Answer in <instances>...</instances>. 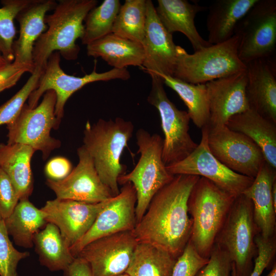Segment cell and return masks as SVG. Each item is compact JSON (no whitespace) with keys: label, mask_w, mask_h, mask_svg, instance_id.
I'll list each match as a JSON object with an SVG mask.
<instances>
[{"label":"cell","mask_w":276,"mask_h":276,"mask_svg":"<svg viewBox=\"0 0 276 276\" xmlns=\"http://www.w3.org/2000/svg\"><path fill=\"white\" fill-rule=\"evenodd\" d=\"M258 0H217L209 6L208 41L219 44L231 38L237 26Z\"/></svg>","instance_id":"cb8c5ba5"},{"label":"cell","mask_w":276,"mask_h":276,"mask_svg":"<svg viewBox=\"0 0 276 276\" xmlns=\"http://www.w3.org/2000/svg\"><path fill=\"white\" fill-rule=\"evenodd\" d=\"M30 0H3L0 8V52L9 62L14 60L13 51L16 35L14 19Z\"/></svg>","instance_id":"836d02e7"},{"label":"cell","mask_w":276,"mask_h":276,"mask_svg":"<svg viewBox=\"0 0 276 276\" xmlns=\"http://www.w3.org/2000/svg\"><path fill=\"white\" fill-rule=\"evenodd\" d=\"M56 4L53 0H30L16 17L19 32L18 38L13 43V62L28 67L31 74L34 70V44L47 28L44 22L47 13L54 10Z\"/></svg>","instance_id":"ffe728a7"},{"label":"cell","mask_w":276,"mask_h":276,"mask_svg":"<svg viewBox=\"0 0 276 276\" xmlns=\"http://www.w3.org/2000/svg\"><path fill=\"white\" fill-rule=\"evenodd\" d=\"M275 181L276 169L265 162L252 183L242 193L251 201L258 233L265 239L274 237L275 233L276 211L271 196Z\"/></svg>","instance_id":"7402d4cb"},{"label":"cell","mask_w":276,"mask_h":276,"mask_svg":"<svg viewBox=\"0 0 276 276\" xmlns=\"http://www.w3.org/2000/svg\"><path fill=\"white\" fill-rule=\"evenodd\" d=\"M146 10V0H126L117 16L112 33L142 44Z\"/></svg>","instance_id":"1f68e13d"},{"label":"cell","mask_w":276,"mask_h":276,"mask_svg":"<svg viewBox=\"0 0 276 276\" xmlns=\"http://www.w3.org/2000/svg\"><path fill=\"white\" fill-rule=\"evenodd\" d=\"M255 242L257 248V256L254 260V267L249 276H261L274 259L276 251L274 236L265 239L258 233ZM231 276H236L235 267L232 263Z\"/></svg>","instance_id":"74e56055"},{"label":"cell","mask_w":276,"mask_h":276,"mask_svg":"<svg viewBox=\"0 0 276 276\" xmlns=\"http://www.w3.org/2000/svg\"><path fill=\"white\" fill-rule=\"evenodd\" d=\"M63 271L64 276H94L88 264L78 257Z\"/></svg>","instance_id":"7bdbcfd3"},{"label":"cell","mask_w":276,"mask_h":276,"mask_svg":"<svg viewBox=\"0 0 276 276\" xmlns=\"http://www.w3.org/2000/svg\"><path fill=\"white\" fill-rule=\"evenodd\" d=\"M246 65V93L250 108L276 123V79L271 65L265 59Z\"/></svg>","instance_id":"44dd1931"},{"label":"cell","mask_w":276,"mask_h":276,"mask_svg":"<svg viewBox=\"0 0 276 276\" xmlns=\"http://www.w3.org/2000/svg\"><path fill=\"white\" fill-rule=\"evenodd\" d=\"M266 276H276V264L272 266L270 271Z\"/></svg>","instance_id":"bcb514c9"},{"label":"cell","mask_w":276,"mask_h":276,"mask_svg":"<svg viewBox=\"0 0 276 276\" xmlns=\"http://www.w3.org/2000/svg\"><path fill=\"white\" fill-rule=\"evenodd\" d=\"M232 262L226 252L215 243L208 263L196 276H231Z\"/></svg>","instance_id":"f35d334b"},{"label":"cell","mask_w":276,"mask_h":276,"mask_svg":"<svg viewBox=\"0 0 276 276\" xmlns=\"http://www.w3.org/2000/svg\"><path fill=\"white\" fill-rule=\"evenodd\" d=\"M137 243L132 231L121 232L89 243L76 257L88 264L94 276H117L125 273Z\"/></svg>","instance_id":"5bb4252c"},{"label":"cell","mask_w":276,"mask_h":276,"mask_svg":"<svg viewBox=\"0 0 276 276\" xmlns=\"http://www.w3.org/2000/svg\"><path fill=\"white\" fill-rule=\"evenodd\" d=\"M257 233L251 201L242 194L235 198L215 242L229 256L236 276H249L252 271Z\"/></svg>","instance_id":"52a82bcc"},{"label":"cell","mask_w":276,"mask_h":276,"mask_svg":"<svg viewBox=\"0 0 276 276\" xmlns=\"http://www.w3.org/2000/svg\"><path fill=\"white\" fill-rule=\"evenodd\" d=\"M56 95L54 90L47 91L40 104L30 108L25 103L16 119L7 125L8 144H22L40 151L45 159L61 142L51 136L52 129L58 128L60 121L55 113Z\"/></svg>","instance_id":"ba28073f"},{"label":"cell","mask_w":276,"mask_h":276,"mask_svg":"<svg viewBox=\"0 0 276 276\" xmlns=\"http://www.w3.org/2000/svg\"><path fill=\"white\" fill-rule=\"evenodd\" d=\"M176 259L164 249L138 242L125 273L129 276H171Z\"/></svg>","instance_id":"f546056e"},{"label":"cell","mask_w":276,"mask_h":276,"mask_svg":"<svg viewBox=\"0 0 276 276\" xmlns=\"http://www.w3.org/2000/svg\"><path fill=\"white\" fill-rule=\"evenodd\" d=\"M107 200L88 203L56 198L47 201L41 209L47 222L55 225L71 247L89 231Z\"/></svg>","instance_id":"e0dca14e"},{"label":"cell","mask_w":276,"mask_h":276,"mask_svg":"<svg viewBox=\"0 0 276 276\" xmlns=\"http://www.w3.org/2000/svg\"><path fill=\"white\" fill-rule=\"evenodd\" d=\"M36 151L22 144H0V168L14 186L19 200L29 199L33 189L31 161Z\"/></svg>","instance_id":"4316f807"},{"label":"cell","mask_w":276,"mask_h":276,"mask_svg":"<svg viewBox=\"0 0 276 276\" xmlns=\"http://www.w3.org/2000/svg\"><path fill=\"white\" fill-rule=\"evenodd\" d=\"M146 21L142 43L145 59L141 69L150 76H173L176 61V45L172 34L159 19L152 1L146 0Z\"/></svg>","instance_id":"ac0fdd59"},{"label":"cell","mask_w":276,"mask_h":276,"mask_svg":"<svg viewBox=\"0 0 276 276\" xmlns=\"http://www.w3.org/2000/svg\"><path fill=\"white\" fill-rule=\"evenodd\" d=\"M164 84L174 90L185 103L190 120L202 129L210 122V113L207 89L205 84H192L173 76L159 74Z\"/></svg>","instance_id":"4dcf8cb0"},{"label":"cell","mask_w":276,"mask_h":276,"mask_svg":"<svg viewBox=\"0 0 276 276\" xmlns=\"http://www.w3.org/2000/svg\"><path fill=\"white\" fill-rule=\"evenodd\" d=\"M87 54L101 58L114 68L142 66L145 52L142 44L113 33L87 45Z\"/></svg>","instance_id":"484cf974"},{"label":"cell","mask_w":276,"mask_h":276,"mask_svg":"<svg viewBox=\"0 0 276 276\" xmlns=\"http://www.w3.org/2000/svg\"><path fill=\"white\" fill-rule=\"evenodd\" d=\"M97 4L96 0H60L57 3L53 12L45 16L47 30L34 44V68L43 69L55 52L67 60L77 59L80 48L76 40L81 39L84 29L83 22Z\"/></svg>","instance_id":"7a4b0ae2"},{"label":"cell","mask_w":276,"mask_h":276,"mask_svg":"<svg viewBox=\"0 0 276 276\" xmlns=\"http://www.w3.org/2000/svg\"><path fill=\"white\" fill-rule=\"evenodd\" d=\"M207 141L213 155L229 169L255 178L266 162L259 146L226 125L207 126Z\"/></svg>","instance_id":"7c38bea8"},{"label":"cell","mask_w":276,"mask_h":276,"mask_svg":"<svg viewBox=\"0 0 276 276\" xmlns=\"http://www.w3.org/2000/svg\"><path fill=\"white\" fill-rule=\"evenodd\" d=\"M136 194L131 183L123 185L119 194L108 199L86 234L70 247L76 257L89 243L121 232L133 231L136 224Z\"/></svg>","instance_id":"9a60e30c"},{"label":"cell","mask_w":276,"mask_h":276,"mask_svg":"<svg viewBox=\"0 0 276 276\" xmlns=\"http://www.w3.org/2000/svg\"><path fill=\"white\" fill-rule=\"evenodd\" d=\"M79 162L64 179H47L45 183L59 199L98 203L113 196L101 181L93 160L83 146L77 149Z\"/></svg>","instance_id":"2e32d148"},{"label":"cell","mask_w":276,"mask_h":276,"mask_svg":"<svg viewBox=\"0 0 276 276\" xmlns=\"http://www.w3.org/2000/svg\"><path fill=\"white\" fill-rule=\"evenodd\" d=\"M33 246L40 264L52 271H64L76 258L58 228L52 223H47L36 234Z\"/></svg>","instance_id":"83f0119b"},{"label":"cell","mask_w":276,"mask_h":276,"mask_svg":"<svg viewBox=\"0 0 276 276\" xmlns=\"http://www.w3.org/2000/svg\"><path fill=\"white\" fill-rule=\"evenodd\" d=\"M19 200L16 190L8 175L0 168V218L5 220Z\"/></svg>","instance_id":"ab89813d"},{"label":"cell","mask_w":276,"mask_h":276,"mask_svg":"<svg viewBox=\"0 0 276 276\" xmlns=\"http://www.w3.org/2000/svg\"><path fill=\"white\" fill-rule=\"evenodd\" d=\"M236 198L203 177L195 184L188 200L192 217L189 241L202 257L209 258Z\"/></svg>","instance_id":"277c9868"},{"label":"cell","mask_w":276,"mask_h":276,"mask_svg":"<svg viewBox=\"0 0 276 276\" xmlns=\"http://www.w3.org/2000/svg\"><path fill=\"white\" fill-rule=\"evenodd\" d=\"M138 162L128 173L120 176L119 185L131 183L136 194L135 216L138 223L156 193L170 182L174 175L166 169L162 159L163 139L157 133L150 134L143 128L136 132Z\"/></svg>","instance_id":"8992f818"},{"label":"cell","mask_w":276,"mask_h":276,"mask_svg":"<svg viewBox=\"0 0 276 276\" xmlns=\"http://www.w3.org/2000/svg\"><path fill=\"white\" fill-rule=\"evenodd\" d=\"M117 276H129V275H128L127 274L125 273H123V274H122L121 275H117Z\"/></svg>","instance_id":"7dc6e473"},{"label":"cell","mask_w":276,"mask_h":276,"mask_svg":"<svg viewBox=\"0 0 276 276\" xmlns=\"http://www.w3.org/2000/svg\"><path fill=\"white\" fill-rule=\"evenodd\" d=\"M199 177L174 175L156 193L132 231L138 242L150 244L178 257L191 236L188 200Z\"/></svg>","instance_id":"6da1fadb"},{"label":"cell","mask_w":276,"mask_h":276,"mask_svg":"<svg viewBox=\"0 0 276 276\" xmlns=\"http://www.w3.org/2000/svg\"><path fill=\"white\" fill-rule=\"evenodd\" d=\"M4 222L7 232L15 244L26 248L33 246L35 236L47 223L45 213L29 199L19 200Z\"/></svg>","instance_id":"f1b7e54d"},{"label":"cell","mask_w":276,"mask_h":276,"mask_svg":"<svg viewBox=\"0 0 276 276\" xmlns=\"http://www.w3.org/2000/svg\"><path fill=\"white\" fill-rule=\"evenodd\" d=\"M5 226L0 218V276H18L17 267L19 261L28 257V251H19L13 245Z\"/></svg>","instance_id":"d590c367"},{"label":"cell","mask_w":276,"mask_h":276,"mask_svg":"<svg viewBox=\"0 0 276 276\" xmlns=\"http://www.w3.org/2000/svg\"><path fill=\"white\" fill-rule=\"evenodd\" d=\"M206 9L186 0H158L155 7L157 15L167 31L171 34L175 32L183 34L194 52L212 45L201 36L194 22L196 15Z\"/></svg>","instance_id":"603a6c76"},{"label":"cell","mask_w":276,"mask_h":276,"mask_svg":"<svg viewBox=\"0 0 276 276\" xmlns=\"http://www.w3.org/2000/svg\"><path fill=\"white\" fill-rule=\"evenodd\" d=\"M121 6L119 0H104L92 9L85 19L83 44L88 45L112 33V28Z\"/></svg>","instance_id":"d6a6232c"},{"label":"cell","mask_w":276,"mask_h":276,"mask_svg":"<svg viewBox=\"0 0 276 276\" xmlns=\"http://www.w3.org/2000/svg\"><path fill=\"white\" fill-rule=\"evenodd\" d=\"M26 72L31 74V71L28 67L14 62L9 63L1 68L0 93L15 85Z\"/></svg>","instance_id":"60d3db41"},{"label":"cell","mask_w":276,"mask_h":276,"mask_svg":"<svg viewBox=\"0 0 276 276\" xmlns=\"http://www.w3.org/2000/svg\"><path fill=\"white\" fill-rule=\"evenodd\" d=\"M271 196L273 202V205L274 210L276 211V181H275L272 186L271 190Z\"/></svg>","instance_id":"ee69618b"},{"label":"cell","mask_w":276,"mask_h":276,"mask_svg":"<svg viewBox=\"0 0 276 276\" xmlns=\"http://www.w3.org/2000/svg\"><path fill=\"white\" fill-rule=\"evenodd\" d=\"M134 125L120 117L114 120L100 119L91 124L88 121L83 131L82 145L91 156L103 183L113 196L120 192L118 178L125 174L126 166L121 158L132 137Z\"/></svg>","instance_id":"3957f363"},{"label":"cell","mask_w":276,"mask_h":276,"mask_svg":"<svg viewBox=\"0 0 276 276\" xmlns=\"http://www.w3.org/2000/svg\"><path fill=\"white\" fill-rule=\"evenodd\" d=\"M240 37L235 34L228 40L189 54L176 46V61L173 77L192 84H205L246 70L239 58Z\"/></svg>","instance_id":"5b68a950"},{"label":"cell","mask_w":276,"mask_h":276,"mask_svg":"<svg viewBox=\"0 0 276 276\" xmlns=\"http://www.w3.org/2000/svg\"><path fill=\"white\" fill-rule=\"evenodd\" d=\"M209 258L202 257L189 240L176 259L171 276H196L208 263Z\"/></svg>","instance_id":"8d00e7d4"},{"label":"cell","mask_w":276,"mask_h":276,"mask_svg":"<svg viewBox=\"0 0 276 276\" xmlns=\"http://www.w3.org/2000/svg\"><path fill=\"white\" fill-rule=\"evenodd\" d=\"M72 169V165L68 159L57 156L48 162L44 167V173L47 179L59 180L65 178Z\"/></svg>","instance_id":"b9f144b4"},{"label":"cell","mask_w":276,"mask_h":276,"mask_svg":"<svg viewBox=\"0 0 276 276\" xmlns=\"http://www.w3.org/2000/svg\"><path fill=\"white\" fill-rule=\"evenodd\" d=\"M235 33L240 37L238 56L243 63L270 56L276 44V1L258 0L239 23Z\"/></svg>","instance_id":"8fae6325"},{"label":"cell","mask_w":276,"mask_h":276,"mask_svg":"<svg viewBox=\"0 0 276 276\" xmlns=\"http://www.w3.org/2000/svg\"><path fill=\"white\" fill-rule=\"evenodd\" d=\"M247 81L246 70L205 83L210 113L208 126L226 125L230 118L250 108Z\"/></svg>","instance_id":"d6986e66"},{"label":"cell","mask_w":276,"mask_h":276,"mask_svg":"<svg viewBox=\"0 0 276 276\" xmlns=\"http://www.w3.org/2000/svg\"><path fill=\"white\" fill-rule=\"evenodd\" d=\"M60 57L58 52H55L50 55L40 76L37 86L30 94L27 103L30 108H34L47 91L54 90L56 95L55 113L60 121L63 117L64 106L67 100L74 93L86 84L115 79L127 80L130 78L127 68H112L105 72H97V60H95L94 70L90 74L82 77L70 75L62 70L60 66Z\"/></svg>","instance_id":"30bf717a"},{"label":"cell","mask_w":276,"mask_h":276,"mask_svg":"<svg viewBox=\"0 0 276 276\" xmlns=\"http://www.w3.org/2000/svg\"><path fill=\"white\" fill-rule=\"evenodd\" d=\"M226 125L251 139L262 150L266 162L276 169V123L249 108L230 118Z\"/></svg>","instance_id":"d4e9b609"},{"label":"cell","mask_w":276,"mask_h":276,"mask_svg":"<svg viewBox=\"0 0 276 276\" xmlns=\"http://www.w3.org/2000/svg\"><path fill=\"white\" fill-rule=\"evenodd\" d=\"M151 87L149 103L158 110L164 139L162 159L166 166L179 162L197 147L189 134L190 119L186 111L179 110L168 97L160 77L150 75Z\"/></svg>","instance_id":"9c48e42d"},{"label":"cell","mask_w":276,"mask_h":276,"mask_svg":"<svg viewBox=\"0 0 276 276\" xmlns=\"http://www.w3.org/2000/svg\"><path fill=\"white\" fill-rule=\"evenodd\" d=\"M43 69L35 68L24 85L0 106V126L11 124L17 117L31 93L36 88Z\"/></svg>","instance_id":"e575fe53"},{"label":"cell","mask_w":276,"mask_h":276,"mask_svg":"<svg viewBox=\"0 0 276 276\" xmlns=\"http://www.w3.org/2000/svg\"><path fill=\"white\" fill-rule=\"evenodd\" d=\"M9 63L0 52V69L3 68Z\"/></svg>","instance_id":"f6af8a7d"},{"label":"cell","mask_w":276,"mask_h":276,"mask_svg":"<svg viewBox=\"0 0 276 276\" xmlns=\"http://www.w3.org/2000/svg\"><path fill=\"white\" fill-rule=\"evenodd\" d=\"M201 139L188 156L166 166L173 175H191L203 177L218 187L237 197L252 183L254 179L237 173L221 163L211 153L208 144L207 126L201 129Z\"/></svg>","instance_id":"4fadbf2b"}]
</instances>
